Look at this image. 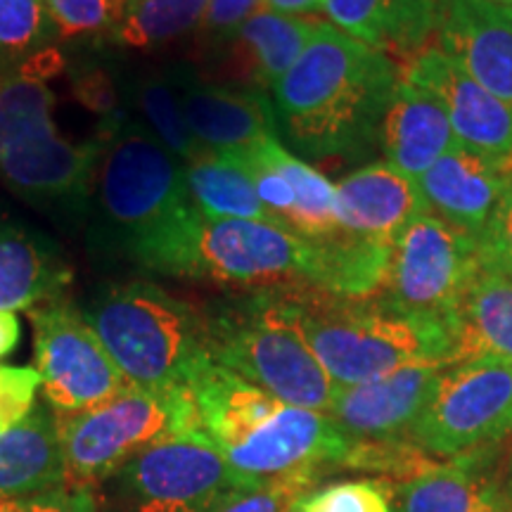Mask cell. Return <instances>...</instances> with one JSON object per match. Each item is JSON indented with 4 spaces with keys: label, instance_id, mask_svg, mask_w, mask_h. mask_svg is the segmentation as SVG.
Here are the masks:
<instances>
[{
    "label": "cell",
    "instance_id": "1",
    "mask_svg": "<svg viewBox=\"0 0 512 512\" xmlns=\"http://www.w3.org/2000/svg\"><path fill=\"white\" fill-rule=\"evenodd\" d=\"M399 79L387 53L318 22L304 53L271 91L278 131L311 159L366 155L377 145Z\"/></svg>",
    "mask_w": 512,
    "mask_h": 512
},
{
    "label": "cell",
    "instance_id": "16",
    "mask_svg": "<svg viewBox=\"0 0 512 512\" xmlns=\"http://www.w3.org/2000/svg\"><path fill=\"white\" fill-rule=\"evenodd\" d=\"M434 36L470 79L512 107V5L439 0Z\"/></svg>",
    "mask_w": 512,
    "mask_h": 512
},
{
    "label": "cell",
    "instance_id": "24",
    "mask_svg": "<svg viewBox=\"0 0 512 512\" xmlns=\"http://www.w3.org/2000/svg\"><path fill=\"white\" fill-rule=\"evenodd\" d=\"M439 0H323L332 27L356 41L415 57L437 27Z\"/></svg>",
    "mask_w": 512,
    "mask_h": 512
},
{
    "label": "cell",
    "instance_id": "28",
    "mask_svg": "<svg viewBox=\"0 0 512 512\" xmlns=\"http://www.w3.org/2000/svg\"><path fill=\"white\" fill-rule=\"evenodd\" d=\"M256 150L283 174L294 192L292 214L287 216L285 228L309 242L328 240L339 233L337 209H335V185L320 171L306 164L304 159L292 155L280 143L278 136L256 140Z\"/></svg>",
    "mask_w": 512,
    "mask_h": 512
},
{
    "label": "cell",
    "instance_id": "35",
    "mask_svg": "<svg viewBox=\"0 0 512 512\" xmlns=\"http://www.w3.org/2000/svg\"><path fill=\"white\" fill-rule=\"evenodd\" d=\"M313 482V477H292L233 491L209 512H290L299 498L309 494Z\"/></svg>",
    "mask_w": 512,
    "mask_h": 512
},
{
    "label": "cell",
    "instance_id": "23",
    "mask_svg": "<svg viewBox=\"0 0 512 512\" xmlns=\"http://www.w3.org/2000/svg\"><path fill=\"white\" fill-rule=\"evenodd\" d=\"M446 323L451 332L448 366L482 358L512 363V273L479 268L463 297L446 313Z\"/></svg>",
    "mask_w": 512,
    "mask_h": 512
},
{
    "label": "cell",
    "instance_id": "9",
    "mask_svg": "<svg viewBox=\"0 0 512 512\" xmlns=\"http://www.w3.org/2000/svg\"><path fill=\"white\" fill-rule=\"evenodd\" d=\"M57 430L64 486L93 491L145 448L202 427L190 389L150 392L131 384L100 406L57 415Z\"/></svg>",
    "mask_w": 512,
    "mask_h": 512
},
{
    "label": "cell",
    "instance_id": "30",
    "mask_svg": "<svg viewBox=\"0 0 512 512\" xmlns=\"http://www.w3.org/2000/svg\"><path fill=\"white\" fill-rule=\"evenodd\" d=\"M209 0H126L110 48L152 53L200 29Z\"/></svg>",
    "mask_w": 512,
    "mask_h": 512
},
{
    "label": "cell",
    "instance_id": "18",
    "mask_svg": "<svg viewBox=\"0 0 512 512\" xmlns=\"http://www.w3.org/2000/svg\"><path fill=\"white\" fill-rule=\"evenodd\" d=\"M72 280L60 242L0 202V311H29L62 297Z\"/></svg>",
    "mask_w": 512,
    "mask_h": 512
},
{
    "label": "cell",
    "instance_id": "10",
    "mask_svg": "<svg viewBox=\"0 0 512 512\" xmlns=\"http://www.w3.org/2000/svg\"><path fill=\"white\" fill-rule=\"evenodd\" d=\"M512 434V363L482 358L441 370L406 439L446 458L489 451Z\"/></svg>",
    "mask_w": 512,
    "mask_h": 512
},
{
    "label": "cell",
    "instance_id": "39",
    "mask_svg": "<svg viewBox=\"0 0 512 512\" xmlns=\"http://www.w3.org/2000/svg\"><path fill=\"white\" fill-rule=\"evenodd\" d=\"M22 323L12 311H0V358H8L19 347Z\"/></svg>",
    "mask_w": 512,
    "mask_h": 512
},
{
    "label": "cell",
    "instance_id": "36",
    "mask_svg": "<svg viewBox=\"0 0 512 512\" xmlns=\"http://www.w3.org/2000/svg\"><path fill=\"white\" fill-rule=\"evenodd\" d=\"M477 259L482 271L512 273V174L479 235Z\"/></svg>",
    "mask_w": 512,
    "mask_h": 512
},
{
    "label": "cell",
    "instance_id": "4",
    "mask_svg": "<svg viewBox=\"0 0 512 512\" xmlns=\"http://www.w3.org/2000/svg\"><path fill=\"white\" fill-rule=\"evenodd\" d=\"M100 136L86 252L93 264L133 268L147 242L190 204L185 169L133 117L100 121Z\"/></svg>",
    "mask_w": 512,
    "mask_h": 512
},
{
    "label": "cell",
    "instance_id": "44",
    "mask_svg": "<svg viewBox=\"0 0 512 512\" xmlns=\"http://www.w3.org/2000/svg\"><path fill=\"white\" fill-rule=\"evenodd\" d=\"M496 3H505V5H512V0H496Z\"/></svg>",
    "mask_w": 512,
    "mask_h": 512
},
{
    "label": "cell",
    "instance_id": "19",
    "mask_svg": "<svg viewBox=\"0 0 512 512\" xmlns=\"http://www.w3.org/2000/svg\"><path fill=\"white\" fill-rule=\"evenodd\" d=\"M335 209L342 233L392 247L427 204L418 181L382 162L344 176L335 185Z\"/></svg>",
    "mask_w": 512,
    "mask_h": 512
},
{
    "label": "cell",
    "instance_id": "2",
    "mask_svg": "<svg viewBox=\"0 0 512 512\" xmlns=\"http://www.w3.org/2000/svg\"><path fill=\"white\" fill-rule=\"evenodd\" d=\"M202 432L245 489L344 467L354 439L328 413L275 399L209 361L190 384Z\"/></svg>",
    "mask_w": 512,
    "mask_h": 512
},
{
    "label": "cell",
    "instance_id": "26",
    "mask_svg": "<svg viewBox=\"0 0 512 512\" xmlns=\"http://www.w3.org/2000/svg\"><path fill=\"white\" fill-rule=\"evenodd\" d=\"M124 100L128 117L138 119L183 164L207 152L192 136L183 117L171 64L124 67Z\"/></svg>",
    "mask_w": 512,
    "mask_h": 512
},
{
    "label": "cell",
    "instance_id": "13",
    "mask_svg": "<svg viewBox=\"0 0 512 512\" xmlns=\"http://www.w3.org/2000/svg\"><path fill=\"white\" fill-rule=\"evenodd\" d=\"M477 273V242L427 209L394 240L380 297L399 309L446 316Z\"/></svg>",
    "mask_w": 512,
    "mask_h": 512
},
{
    "label": "cell",
    "instance_id": "37",
    "mask_svg": "<svg viewBox=\"0 0 512 512\" xmlns=\"http://www.w3.org/2000/svg\"><path fill=\"white\" fill-rule=\"evenodd\" d=\"M38 387L41 375L36 368L0 366V434L27 418L34 408Z\"/></svg>",
    "mask_w": 512,
    "mask_h": 512
},
{
    "label": "cell",
    "instance_id": "3",
    "mask_svg": "<svg viewBox=\"0 0 512 512\" xmlns=\"http://www.w3.org/2000/svg\"><path fill=\"white\" fill-rule=\"evenodd\" d=\"M48 81L27 72L0 76V183L17 200L81 233L91 209L102 136L74 143L55 119Z\"/></svg>",
    "mask_w": 512,
    "mask_h": 512
},
{
    "label": "cell",
    "instance_id": "45",
    "mask_svg": "<svg viewBox=\"0 0 512 512\" xmlns=\"http://www.w3.org/2000/svg\"><path fill=\"white\" fill-rule=\"evenodd\" d=\"M290 512H294V510H290Z\"/></svg>",
    "mask_w": 512,
    "mask_h": 512
},
{
    "label": "cell",
    "instance_id": "14",
    "mask_svg": "<svg viewBox=\"0 0 512 512\" xmlns=\"http://www.w3.org/2000/svg\"><path fill=\"white\" fill-rule=\"evenodd\" d=\"M401 79L441 102L460 147L512 164V107L470 79L444 50L422 48L408 60Z\"/></svg>",
    "mask_w": 512,
    "mask_h": 512
},
{
    "label": "cell",
    "instance_id": "32",
    "mask_svg": "<svg viewBox=\"0 0 512 512\" xmlns=\"http://www.w3.org/2000/svg\"><path fill=\"white\" fill-rule=\"evenodd\" d=\"M62 41H83L110 46L119 24V10L112 0H41Z\"/></svg>",
    "mask_w": 512,
    "mask_h": 512
},
{
    "label": "cell",
    "instance_id": "17",
    "mask_svg": "<svg viewBox=\"0 0 512 512\" xmlns=\"http://www.w3.org/2000/svg\"><path fill=\"white\" fill-rule=\"evenodd\" d=\"M444 368L441 363H418L373 380L339 387L328 415L351 439H406L413 422L430 401L434 382Z\"/></svg>",
    "mask_w": 512,
    "mask_h": 512
},
{
    "label": "cell",
    "instance_id": "41",
    "mask_svg": "<svg viewBox=\"0 0 512 512\" xmlns=\"http://www.w3.org/2000/svg\"><path fill=\"white\" fill-rule=\"evenodd\" d=\"M0 512H31L29 498L0 496Z\"/></svg>",
    "mask_w": 512,
    "mask_h": 512
},
{
    "label": "cell",
    "instance_id": "40",
    "mask_svg": "<svg viewBox=\"0 0 512 512\" xmlns=\"http://www.w3.org/2000/svg\"><path fill=\"white\" fill-rule=\"evenodd\" d=\"M264 8L280 12V15L304 17L323 10V0H264Z\"/></svg>",
    "mask_w": 512,
    "mask_h": 512
},
{
    "label": "cell",
    "instance_id": "25",
    "mask_svg": "<svg viewBox=\"0 0 512 512\" xmlns=\"http://www.w3.org/2000/svg\"><path fill=\"white\" fill-rule=\"evenodd\" d=\"M64 486V453L53 408L36 406L0 434V496L34 498Z\"/></svg>",
    "mask_w": 512,
    "mask_h": 512
},
{
    "label": "cell",
    "instance_id": "29",
    "mask_svg": "<svg viewBox=\"0 0 512 512\" xmlns=\"http://www.w3.org/2000/svg\"><path fill=\"white\" fill-rule=\"evenodd\" d=\"M316 27V19L280 15L268 8H259L247 19L235 43L245 46L252 64L249 72L259 91L271 93L275 83L290 72Z\"/></svg>",
    "mask_w": 512,
    "mask_h": 512
},
{
    "label": "cell",
    "instance_id": "33",
    "mask_svg": "<svg viewBox=\"0 0 512 512\" xmlns=\"http://www.w3.org/2000/svg\"><path fill=\"white\" fill-rule=\"evenodd\" d=\"M294 512H394L389 484L384 482H339L309 491L294 503Z\"/></svg>",
    "mask_w": 512,
    "mask_h": 512
},
{
    "label": "cell",
    "instance_id": "38",
    "mask_svg": "<svg viewBox=\"0 0 512 512\" xmlns=\"http://www.w3.org/2000/svg\"><path fill=\"white\" fill-rule=\"evenodd\" d=\"M29 508L31 512H98L93 491L69 489V486L29 498Z\"/></svg>",
    "mask_w": 512,
    "mask_h": 512
},
{
    "label": "cell",
    "instance_id": "6",
    "mask_svg": "<svg viewBox=\"0 0 512 512\" xmlns=\"http://www.w3.org/2000/svg\"><path fill=\"white\" fill-rule=\"evenodd\" d=\"M316 245L264 221L209 219L188 204L143 247L133 271L200 283L273 290L309 285Z\"/></svg>",
    "mask_w": 512,
    "mask_h": 512
},
{
    "label": "cell",
    "instance_id": "27",
    "mask_svg": "<svg viewBox=\"0 0 512 512\" xmlns=\"http://www.w3.org/2000/svg\"><path fill=\"white\" fill-rule=\"evenodd\" d=\"M190 202L209 219H240L275 223V216L256 195L252 178L235 152H204L183 164Z\"/></svg>",
    "mask_w": 512,
    "mask_h": 512
},
{
    "label": "cell",
    "instance_id": "22",
    "mask_svg": "<svg viewBox=\"0 0 512 512\" xmlns=\"http://www.w3.org/2000/svg\"><path fill=\"white\" fill-rule=\"evenodd\" d=\"M484 453L453 458L422 475L389 486L394 512H512L503 479L489 470Z\"/></svg>",
    "mask_w": 512,
    "mask_h": 512
},
{
    "label": "cell",
    "instance_id": "11",
    "mask_svg": "<svg viewBox=\"0 0 512 512\" xmlns=\"http://www.w3.org/2000/svg\"><path fill=\"white\" fill-rule=\"evenodd\" d=\"M29 318L43 399L57 415L100 406L131 387L67 294L29 309Z\"/></svg>",
    "mask_w": 512,
    "mask_h": 512
},
{
    "label": "cell",
    "instance_id": "34",
    "mask_svg": "<svg viewBox=\"0 0 512 512\" xmlns=\"http://www.w3.org/2000/svg\"><path fill=\"white\" fill-rule=\"evenodd\" d=\"M259 8H264V0H209L195 34L202 53L214 55L233 46L240 29Z\"/></svg>",
    "mask_w": 512,
    "mask_h": 512
},
{
    "label": "cell",
    "instance_id": "5",
    "mask_svg": "<svg viewBox=\"0 0 512 512\" xmlns=\"http://www.w3.org/2000/svg\"><path fill=\"white\" fill-rule=\"evenodd\" d=\"M302 335L337 387L394 370L448 366L451 332L446 316L415 313L380 297H337L306 285H287Z\"/></svg>",
    "mask_w": 512,
    "mask_h": 512
},
{
    "label": "cell",
    "instance_id": "31",
    "mask_svg": "<svg viewBox=\"0 0 512 512\" xmlns=\"http://www.w3.org/2000/svg\"><path fill=\"white\" fill-rule=\"evenodd\" d=\"M60 50V36L41 0H0V76Z\"/></svg>",
    "mask_w": 512,
    "mask_h": 512
},
{
    "label": "cell",
    "instance_id": "15",
    "mask_svg": "<svg viewBox=\"0 0 512 512\" xmlns=\"http://www.w3.org/2000/svg\"><path fill=\"white\" fill-rule=\"evenodd\" d=\"M178 100L190 133L209 152H238L278 136L273 102L259 88L207 81L195 67L171 62Z\"/></svg>",
    "mask_w": 512,
    "mask_h": 512
},
{
    "label": "cell",
    "instance_id": "8",
    "mask_svg": "<svg viewBox=\"0 0 512 512\" xmlns=\"http://www.w3.org/2000/svg\"><path fill=\"white\" fill-rule=\"evenodd\" d=\"M209 354L230 373L299 408L328 413L337 384L313 356L285 287L207 313Z\"/></svg>",
    "mask_w": 512,
    "mask_h": 512
},
{
    "label": "cell",
    "instance_id": "20",
    "mask_svg": "<svg viewBox=\"0 0 512 512\" xmlns=\"http://www.w3.org/2000/svg\"><path fill=\"white\" fill-rule=\"evenodd\" d=\"M510 174L512 164L477 155L456 143L418 178V185L432 214L477 242Z\"/></svg>",
    "mask_w": 512,
    "mask_h": 512
},
{
    "label": "cell",
    "instance_id": "43",
    "mask_svg": "<svg viewBox=\"0 0 512 512\" xmlns=\"http://www.w3.org/2000/svg\"><path fill=\"white\" fill-rule=\"evenodd\" d=\"M112 3L117 5V10H119V15H121V12H124V3H126V0H112ZM119 19H121V17H119Z\"/></svg>",
    "mask_w": 512,
    "mask_h": 512
},
{
    "label": "cell",
    "instance_id": "21",
    "mask_svg": "<svg viewBox=\"0 0 512 512\" xmlns=\"http://www.w3.org/2000/svg\"><path fill=\"white\" fill-rule=\"evenodd\" d=\"M377 145L384 164L418 181L456 145V136L441 102L432 93L399 79L384 107Z\"/></svg>",
    "mask_w": 512,
    "mask_h": 512
},
{
    "label": "cell",
    "instance_id": "12",
    "mask_svg": "<svg viewBox=\"0 0 512 512\" xmlns=\"http://www.w3.org/2000/svg\"><path fill=\"white\" fill-rule=\"evenodd\" d=\"M114 477L133 512H209L245 489L202 430L157 441Z\"/></svg>",
    "mask_w": 512,
    "mask_h": 512
},
{
    "label": "cell",
    "instance_id": "42",
    "mask_svg": "<svg viewBox=\"0 0 512 512\" xmlns=\"http://www.w3.org/2000/svg\"><path fill=\"white\" fill-rule=\"evenodd\" d=\"M503 484H505V491H508V496H510V501H512V453H510L508 472H505V479H503Z\"/></svg>",
    "mask_w": 512,
    "mask_h": 512
},
{
    "label": "cell",
    "instance_id": "7",
    "mask_svg": "<svg viewBox=\"0 0 512 512\" xmlns=\"http://www.w3.org/2000/svg\"><path fill=\"white\" fill-rule=\"evenodd\" d=\"M128 384L150 392L190 389L211 361L207 313L152 280H117L81 306Z\"/></svg>",
    "mask_w": 512,
    "mask_h": 512
}]
</instances>
